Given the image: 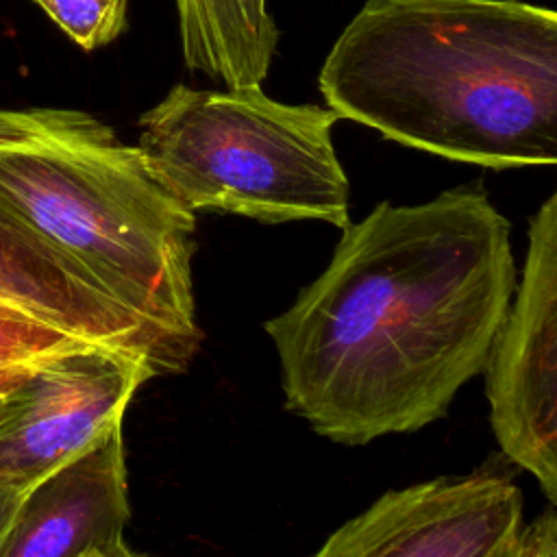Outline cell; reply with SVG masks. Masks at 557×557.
Segmentation results:
<instances>
[{
	"instance_id": "6da1fadb",
	"label": "cell",
	"mask_w": 557,
	"mask_h": 557,
	"mask_svg": "<svg viewBox=\"0 0 557 557\" xmlns=\"http://www.w3.org/2000/svg\"><path fill=\"white\" fill-rule=\"evenodd\" d=\"M513 289L511 226L481 187L379 202L263 324L285 407L350 446L440 420L483 372Z\"/></svg>"
},
{
	"instance_id": "7a4b0ae2",
	"label": "cell",
	"mask_w": 557,
	"mask_h": 557,
	"mask_svg": "<svg viewBox=\"0 0 557 557\" xmlns=\"http://www.w3.org/2000/svg\"><path fill=\"white\" fill-rule=\"evenodd\" d=\"M339 117L450 161H557V13L522 0H368L329 50Z\"/></svg>"
},
{
	"instance_id": "3957f363",
	"label": "cell",
	"mask_w": 557,
	"mask_h": 557,
	"mask_svg": "<svg viewBox=\"0 0 557 557\" xmlns=\"http://www.w3.org/2000/svg\"><path fill=\"white\" fill-rule=\"evenodd\" d=\"M0 209L191 363L196 213L137 146L81 109L0 107Z\"/></svg>"
},
{
	"instance_id": "277c9868",
	"label": "cell",
	"mask_w": 557,
	"mask_h": 557,
	"mask_svg": "<svg viewBox=\"0 0 557 557\" xmlns=\"http://www.w3.org/2000/svg\"><path fill=\"white\" fill-rule=\"evenodd\" d=\"M337 120L329 107L278 102L261 83L174 85L139 117L137 148L157 183L194 213L344 228L350 185L333 146Z\"/></svg>"
},
{
	"instance_id": "5b68a950",
	"label": "cell",
	"mask_w": 557,
	"mask_h": 557,
	"mask_svg": "<svg viewBox=\"0 0 557 557\" xmlns=\"http://www.w3.org/2000/svg\"><path fill=\"white\" fill-rule=\"evenodd\" d=\"M494 437L557 503V194L529 222L522 278L485 359Z\"/></svg>"
},
{
	"instance_id": "8992f818",
	"label": "cell",
	"mask_w": 557,
	"mask_h": 557,
	"mask_svg": "<svg viewBox=\"0 0 557 557\" xmlns=\"http://www.w3.org/2000/svg\"><path fill=\"white\" fill-rule=\"evenodd\" d=\"M524 498L500 474L437 476L392 490L311 557H516Z\"/></svg>"
},
{
	"instance_id": "52a82bcc",
	"label": "cell",
	"mask_w": 557,
	"mask_h": 557,
	"mask_svg": "<svg viewBox=\"0 0 557 557\" xmlns=\"http://www.w3.org/2000/svg\"><path fill=\"white\" fill-rule=\"evenodd\" d=\"M154 379L137 357L96 344L54 355L17 385L0 429V485H35L124 422L135 392Z\"/></svg>"
},
{
	"instance_id": "ba28073f",
	"label": "cell",
	"mask_w": 557,
	"mask_h": 557,
	"mask_svg": "<svg viewBox=\"0 0 557 557\" xmlns=\"http://www.w3.org/2000/svg\"><path fill=\"white\" fill-rule=\"evenodd\" d=\"M0 315L46 324L87 344L133 355L154 376L187 370L159 335L2 209Z\"/></svg>"
},
{
	"instance_id": "9c48e42d",
	"label": "cell",
	"mask_w": 557,
	"mask_h": 557,
	"mask_svg": "<svg viewBox=\"0 0 557 557\" xmlns=\"http://www.w3.org/2000/svg\"><path fill=\"white\" fill-rule=\"evenodd\" d=\"M131 516L122 422L28 487L0 557H89L126 546Z\"/></svg>"
},
{
	"instance_id": "30bf717a",
	"label": "cell",
	"mask_w": 557,
	"mask_h": 557,
	"mask_svg": "<svg viewBox=\"0 0 557 557\" xmlns=\"http://www.w3.org/2000/svg\"><path fill=\"white\" fill-rule=\"evenodd\" d=\"M183 59L224 87L263 83L278 28L268 0H174Z\"/></svg>"
},
{
	"instance_id": "8fae6325",
	"label": "cell",
	"mask_w": 557,
	"mask_h": 557,
	"mask_svg": "<svg viewBox=\"0 0 557 557\" xmlns=\"http://www.w3.org/2000/svg\"><path fill=\"white\" fill-rule=\"evenodd\" d=\"M78 48L91 52L126 28V0H33Z\"/></svg>"
},
{
	"instance_id": "7c38bea8",
	"label": "cell",
	"mask_w": 557,
	"mask_h": 557,
	"mask_svg": "<svg viewBox=\"0 0 557 557\" xmlns=\"http://www.w3.org/2000/svg\"><path fill=\"white\" fill-rule=\"evenodd\" d=\"M83 344L87 342L59 329L22 318L0 315V383L15 379L33 366Z\"/></svg>"
},
{
	"instance_id": "4fadbf2b",
	"label": "cell",
	"mask_w": 557,
	"mask_h": 557,
	"mask_svg": "<svg viewBox=\"0 0 557 557\" xmlns=\"http://www.w3.org/2000/svg\"><path fill=\"white\" fill-rule=\"evenodd\" d=\"M516 557H557V513L553 505L522 527Z\"/></svg>"
},
{
	"instance_id": "5bb4252c",
	"label": "cell",
	"mask_w": 557,
	"mask_h": 557,
	"mask_svg": "<svg viewBox=\"0 0 557 557\" xmlns=\"http://www.w3.org/2000/svg\"><path fill=\"white\" fill-rule=\"evenodd\" d=\"M30 485H0V544Z\"/></svg>"
},
{
	"instance_id": "9a60e30c",
	"label": "cell",
	"mask_w": 557,
	"mask_h": 557,
	"mask_svg": "<svg viewBox=\"0 0 557 557\" xmlns=\"http://www.w3.org/2000/svg\"><path fill=\"white\" fill-rule=\"evenodd\" d=\"M35 368V366H33ZM28 374V370L15 379H9V381H2L0 383V429L7 424V420L13 416L15 411V405H17V385L20 381Z\"/></svg>"
}]
</instances>
